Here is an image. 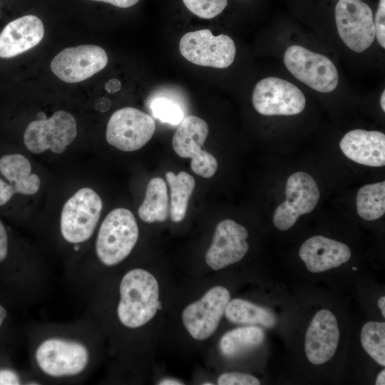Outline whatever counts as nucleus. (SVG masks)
Wrapping results in <instances>:
<instances>
[{
  "mask_svg": "<svg viewBox=\"0 0 385 385\" xmlns=\"http://www.w3.org/2000/svg\"><path fill=\"white\" fill-rule=\"evenodd\" d=\"M91 319L43 324L31 329L32 374L42 383H73L90 374L95 361Z\"/></svg>",
  "mask_w": 385,
  "mask_h": 385,
  "instance_id": "nucleus-1",
  "label": "nucleus"
},
{
  "mask_svg": "<svg viewBox=\"0 0 385 385\" xmlns=\"http://www.w3.org/2000/svg\"><path fill=\"white\" fill-rule=\"evenodd\" d=\"M118 294L116 317L125 328L136 329L144 326L161 309L158 281L143 269H132L124 274Z\"/></svg>",
  "mask_w": 385,
  "mask_h": 385,
  "instance_id": "nucleus-2",
  "label": "nucleus"
},
{
  "mask_svg": "<svg viewBox=\"0 0 385 385\" xmlns=\"http://www.w3.org/2000/svg\"><path fill=\"white\" fill-rule=\"evenodd\" d=\"M138 235L137 222L129 210L111 211L102 222L95 242L98 262L107 267L120 264L132 252Z\"/></svg>",
  "mask_w": 385,
  "mask_h": 385,
  "instance_id": "nucleus-3",
  "label": "nucleus"
},
{
  "mask_svg": "<svg viewBox=\"0 0 385 385\" xmlns=\"http://www.w3.org/2000/svg\"><path fill=\"white\" fill-rule=\"evenodd\" d=\"M102 200L93 190L83 188L64 204L60 220L63 239L76 251L93 236L102 210Z\"/></svg>",
  "mask_w": 385,
  "mask_h": 385,
  "instance_id": "nucleus-4",
  "label": "nucleus"
},
{
  "mask_svg": "<svg viewBox=\"0 0 385 385\" xmlns=\"http://www.w3.org/2000/svg\"><path fill=\"white\" fill-rule=\"evenodd\" d=\"M284 63L297 79L317 91L329 93L338 85L337 69L333 62L323 54L302 46L293 45L286 50Z\"/></svg>",
  "mask_w": 385,
  "mask_h": 385,
  "instance_id": "nucleus-5",
  "label": "nucleus"
},
{
  "mask_svg": "<svg viewBox=\"0 0 385 385\" xmlns=\"http://www.w3.org/2000/svg\"><path fill=\"white\" fill-rule=\"evenodd\" d=\"M208 133L209 127L205 120L195 115H188L180 122L172 140L175 153L183 158H190L192 170L205 178L212 177L217 169L216 158L202 149Z\"/></svg>",
  "mask_w": 385,
  "mask_h": 385,
  "instance_id": "nucleus-6",
  "label": "nucleus"
},
{
  "mask_svg": "<svg viewBox=\"0 0 385 385\" xmlns=\"http://www.w3.org/2000/svg\"><path fill=\"white\" fill-rule=\"evenodd\" d=\"M77 135L75 118L68 112L58 111L51 118H43L30 123L24 133L26 148L35 154L49 149L62 153Z\"/></svg>",
  "mask_w": 385,
  "mask_h": 385,
  "instance_id": "nucleus-7",
  "label": "nucleus"
},
{
  "mask_svg": "<svg viewBox=\"0 0 385 385\" xmlns=\"http://www.w3.org/2000/svg\"><path fill=\"white\" fill-rule=\"evenodd\" d=\"M181 55L190 62L202 66L225 68L234 61L236 48L228 36H213L210 29L190 31L180 41Z\"/></svg>",
  "mask_w": 385,
  "mask_h": 385,
  "instance_id": "nucleus-8",
  "label": "nucleus"
},
{
  "mask_svg": "<svg viewBox=\"0 0 385 385\" xmlns=\"http://www.w3.org/2000/svg\"><path fill=\"white\" fill-rule=\"evenodd\" d=\"M155 130L153 118L132 107L116 111L110 118L106 128V140L124 152L140 149L153 137Z\"/></svg>",
  "mask_w": 385,
  "mask_h": 385,
  "instance_id": "nucleus-9",
  "label": "nucleus"
},
{
  "mask_svg": "<svg viewBox=\"0 0 385 385\" xmlns=\"http://www.w3.org/2000/svg\"><path fill=\"white\" fill-rule=\"evenodd\" d=\"M337 31L343 42L352 51L361 53L375 38L371 8L361 0H339L335 6Z\"/></svg>",
  "mask_w": 385,
  "mask_h": 385,
  "instance_id": "nucleus-10",
  "label": "nucleus"
},
{
  "mask_svg": "<svg viewBox=\"0 0 385 385\" xmlns=\"http://www.w3.org/2000/svg\"><path fill=\"white\" fill-rule=\"evenodd\" d=\"M255 109L265 115H293L306 106L304 93L293 83L276 77H267L255 86L252 96Z\"/></svg>",
  "mask_w": 385,
  "mask_h": 385,
  "instance_id": "nucleus-11",
  "label": "nucleus"
},
{
  "mask_svg": "<svg viewBox=\"0 0 385 385\" xmlns=\"http://www.w3.org/2000/svg\"><path fill=\"white\" fill-rule=\"evenodd\" d=\"M286 200L275 210L273 223L279 230L290 229L302 215L312 212L317 205L320 193L314 178L304 172H297L287 179Z\"/></svg>",
  "mask_w": 385,
  "mask_h": 385,
  "instance_id": "nucleus-12",
  "label": "nucleus"
},
{
  "mask_svg": "<svg viewBox=\"0 0 385 385\" xmlns=\"http://www.w3.org/2000/svg\"><path fill=\"white\" fill-rule=\"evenodd\" d=\"M230 300L229 291L222 286H215L200 300L187 306L182 320L190 336L200 341L211 337L217 330Z\"/></svg>",
  "mask_w": 385,
  "mask_h": 385,
  "instance_id": "nucleus-13",
  "label": "nucleus"
},
{
  "mask_svg": "<svg viewBox=\"0 0 385 385\" xmlns=\"http://www.w3.org/2000/svg\"><path fill=\"white\" fill-rule=\"evenodd\" d=\"M108 56L96 45H80L64 48L51 63L52 72L66 83L83 81L103 69Z\"/></svg>",
  "mask_w": 385,
  "mask_h": 385,
  "instance_id": "nucleus-14",
  "label": "nucleus"
},
{
  "mask_svg": "<svg viewBox=\"0 0 385 385\" xmlns=\"http://www.w3.org/2000/svg\"><path fill=\"white\" fill-rule=\"evenodd\" d=\"M247 229L232 220L217 225L211 246L205 255L207 265L214 270L240 261L248 251Z\"/></svg>",
  "mask_w": 385,
  "mask_h": 385,
  "instance_id": "nucleus-15",
  "label": "nucleus"
},
{
  "mask_svg": "<svg viewBox=\"0 0 385 385\" xmlns=\"http://www.w3.org/2000/svg\"><path fill=\"white\" fill-rule=\"evenodd\" d=\"M339 339L337 319L328 309L319 311L312 318L305 337V353L313 364L319 365L334 355Z\"/></svg>",
  "mask_w": 385,
  "mask_h": 385,
  "instance_id": "nucleus-16",
  "label": "nucleus"
},
{
  "mask_svg": "<svg viewBox=\"0 0 385 385\" xmlns=\"http://www.w3.org/2000/svg\"><path fill=\"white\" fill-rule=\"evenodd\" d=\"M43 35V22L36 16L26 15L11 21L0 33V58H13L31 49Z\"/></svg>",
  "mask_w": 385,
  "mask_h": 385,
  "instance_id": "nucleus-17",
  "label": "nucleus"
},
{
  "mask_svg": "<svg viewBox=\"0 0 385 385\" xmlns=\"http://www.w3.org/2000/svg\"><path fill=\"white\" fill-rule=\"evenodd\" d=\"M342 153L359 164L381 167L385 165V135L376 130L354 129L339 143Z\"/></svg>",
  "mask_w": 385,
  "mask_h": 385,
  "instance_id": "nucleus-18",
  "label": "nucleus"
},
{
  "mask_svg": "<svg viewBox=\"0 0 385 385\" xmlns=\"http://www.w3.org/2000/svg\"><path fill=\"white\" fill-rule=\"evenodd\" d=\"M299 255L309 271L322 272L338 267L351 257L349 247L321 235L307 240L300 247Z\"/></svg>",
  "mask_w": 385,
  "mask_h": 385,
  "instance_id": "nucleus-19",
  "label": "nucleus"
},
{
  "mask_svg": "<svg viewBox=\"0 0 385 385\" xmlns=\"http://www.w3.org/2000/svg\"><path fill=\"white\" fill-rule=\"evenodd\" d=\"M0 174L17 194L31 195L40 188L38 176L31 174L29 160L22 154L6 152L0 155Z\"/></svg>",
  "mask_w": 385,
  "mask_h": 385,
  "instance_id": "nucleus-20",
  "label": "nucleus"
},
{
  "mask_svg": "<svg viewBox=\"0 0 385 385\" xmlns=\"http://www.w3.org/2000/svg\"><path fill=\"white\" fill-rule=\"evenodd\" d=\"M169 210L165 182L161 178H152L147 185L144 200L138 208L140 218L147 223L164 222L168 217Z\"/></svg>",
  "mask_w": 385,
  "mask_h": 385,
  "instance_id": "nucleus-21",
  "label": "nucleus"
},
{
  "mask_svg": "<svg viewBox=\"0 0 385 385\" xmlns=\"http://www.w3.org/2000/svg\"><path fill=\"white\" fill-rule=\"evenodd\" d=\"M264 339L265 332L260 327H242L226 332L220 339L219 347L224 356L235 358L255 349Z\"/></svg>",
  "mask_w": 385,
  "mask_h": 385,
  "instance_id": "nucleus-22",
  "label": "nucleus"
},
{
  "mask_svg": "<svg viewBox=\"0 0 385 385\" xmlns=\"http://www.w3.org/2000/svg\"><path fill=\"white\" fill-rule=\"evenodd\" d=\"M170 190L169 214L173 222H181L185 217L188 201L195 186L194 178L189 173L181 171L175 174L168 171L165 174Z\"/></svg>",
  "mask_w": 385,
  "mask_h": 385,
  "instance_id": "nucleus-23",
  "label": "nucleus"
},
{
  "mask_svg": "<svg viewBox=\"0 0 385 385\" xmlns=\"http://www.w3.org/2000/svg\"><path fill=\"white\" fill-rule=\"evenodd\" d=\"M225 314L235 324H260L267 328L276 324V318L269 309L242 299L230 300Z\"/></svg>",
  "mask_w": 385,
  "mask_h": 385,
  "instance_id": "nucleus-24",
  "label": "nucleus"
},
{
  "mask_svg": "<svg viewBox=\"0 0 385 385\" xmlns=\"http://www.w3.org/2000/svg\"><path fill=\"white\" fill-rule=\"evenodd\" d=\"M356 210L363 219L372 221L385 212V182L381 181L361 187L356 196Z\"/></svg>",
  "mask_w": 385,
  "mask_h": 385,
  "instance_id": "nucleus-25",
  "label": "nucleus"
},
{
  "mask_svg": "<svg viewBox=\"0 0 385 385\" xmlns=\"http://www.w3.org/2000/svg\"><path fill=\"white\" fill-rule=\"evenodd\" d=\"M361 342L367 354L379 364L385 366V323L369 322L361 332Z\"/></svg>",
  "mask_w": 385,
  "mask_h": 385,
  "instance_id": "nucleus-26",
  "label": "nucleus"
},
{
  "mask_svg": "<svg viewBox=\"0 0 385 385\" xmlns=\"http://www.w3.org/2000/svg\"><path fill=\"white\" fill-rule=\"evenodd\" d=\"M152 113L163 123L178 125L184 118L180 106L175 101L164 97H159L150 103Z\"/></svg>",
  "mask_w": 385,
  "mask_h": 385,
  "instance_id": "nucleus-27",
  "label": "nucleus"
},
{
  "mask_svg": "<svg viewBox=\"0 0 385 385\" xmlns=\"http://www.w3.org/2000/svg\"><path fill=\"white\" fill-rule=\"evenodd\" d=\"M187 9L200 18L210 19L219 15L227 0H183Z\"/></svg>",
  "mask_w": 385,
  "mask_h": 385,
  "instance_id": "nucleus-28",
  "label": "nucleus"
},
{
  "mask_svg": "<svg viewBox=\"0 0 385 385\" xmlns=\"http://www.w3.org/2000/svg\"><path fill=\"white\" fill-rule=\"evenodd\" d=\"M219 385H259L260 382L255 376L243 373L227 372L217 379Z\"/></svg>",
  "mask_w": 385,
  "mask_h": 385,
  "instance_id": "nucleus-29",
  "label": "nucleus"
},
{
  "mask_svg": "<svg viewBox=\"0 0 385 385\" xmlns=\"http://www.w3.org/2000/svg\"><path fill=\"white\" fill-rule=\"evenodd\" d=\"M375 36L380 46L385 48V0H379L378 9L376 14Z\"/></svg>",
  "mask_w": 385,
  "mask_h": 385,
  "instance_id": "nucleus-30",
  "label": "nucleus"
},
{
  "mask_svg": "<svg viewBox=\"0 0 385 385\" xmlns=\"http://www.w3.org/2000/svg\"><path fill=\"white\" fill-rule=\"evenodd\" d=\"M111 4L120 8H128L136 4L140 0H92Z\"/></svg>",
  "mask_w": 385,
  "mask_h": 385,
  "instance_id": "nucleus-31",
  "label": "nucleus"
},
{
  "mask_svg": "<svg viewBox=\"0 0 385 385\" xmlns=\"http://www.w3.org/2000/svg\"><path fill=\"white\" fill-rule=\"evenodd\" d=\"M121 83L117 79H111L106 84V89L110 93H114L120 89Z\"/></svg>",
  "mask_w": 385,
  "mask_h": 385,
  "instance_id": "nucleus-32",
  "label": "nucleus"
},
{
  "mask_svg": "<svg viewBox=\"0 0 385 385\" xmlns=\"http://www.w3.org/2000/svg\"><path fill=\"white\" fill-rule=\"evenodd\" d=\"M8 316L6 309L0 302V327H1Z\"/></svg>",
  "mask_w": 385,
  "mask_h": 385,
  "instance_id": "nucleus-33",
  "label": "nucleus"
},
{
  "mask_svg": "<svg viewBox=\"0 0 385 385\" xmlns=\"http://www.w3.org/2000/svg\"><path fill=\"white\" fill-rule=\"evenodd\" d=\"M158 384L160 385H180L181 384L182 385L183 384L175 379H167L162 380L161 381L158 383Z\"/></svg>",
  "mask_w": 385,
  "mask_h": 385,
  "instance_id": "nucleus-34",
  "label": "nucleus"
},
{
  "mask_svg": "<svg viewBox=\"0 0 385 385\" xmlns=\"http://www.w3.org/2000/svg\"><path fill=\"white\" fill-rule=\"evenodd\" d=\"M375 384L376 385H384L385 384V370L383 369L378 374Z\"/></svg>",
  "mask_w": 385,
  "mask_h": 385,
  "instance_id": "nucleus-35",
  "label": "nucleus"
},
{
  "mask_svg": "<svg viewBox=\"0 0 385 385\" xmlns=\"http://www.w3.org/2000/svg\"><path fill=\"white\" fill-rule=\"evenodd\" d=\"M378 306L381 309L383 317H385V297H381L378 300Z\"/></svg>",
  "mask_w": 385,
  "mask_h": 385,
  "instance_id": "nucleus-36",
  "label": "nucleus"
},
{
  "mask_svg": "<svg viewBox=\"0 0 385 385\" xmlns=\"http://www.w3.org/2000/svg\"><path fill=\"white\" fill-rule=\"evenodd\" d=\"M381 107L383 111H385V91L384 90L380 99Z\"/></svg>",
  "mask_w": 385,
  "mask_h": 385,
  "instance_id": "nucleus-37",
  "label": "nucleus"
},
{
  "mask_svg": "<svg viewBox=\"0 0 385 385\" xmlns=\"http://www.w3.org/2000/svg\"><path fill=\"white\" fill-rule=\"evenodd\" d=\"M202 384L204 385H212L213 384L212 383H203Z\"/></svg>",
  "mask_w": 385,
  "mask_h": 385,
  "instance_id": "nucleus-38",
  "label": "nucleus"
},
{
  "mask_svg": "<svg viewBox=\"0 0 385 385\" xmlns=\"http://www.w3.org/2000/svg\"><path fill=\"white\" fill-rule=\"evenodd\" d=\"M353 270H356L357 269L356 267H352Z\"/></svg>",
  "mask_w": 385,
  "mask_h": 385,
  "instance_id": "nucleus-39",
  "label": "nucleus"
}]
</instances>
